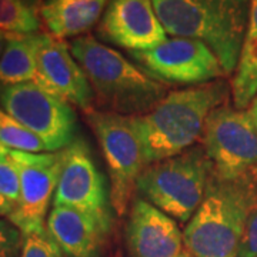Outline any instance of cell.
I'll use <instances>...</instances> for the list:
<instances>
[{
	"label": "cell",
	"instance_id": "cell-1",
	"mask_svg": "<svg viewBox=\"0 0 257 257\" xmlns=\"http://www.w3.org/2000/svg\"><path fill=\"white\" fill-rule=\"evenodd\" d=\"M230 86L214 80L166 94L156 106L132 123L143 147L146 165L177 156L194 146L210 113L224 104Z\"/></svg>",
	"mask_w": 257,
	"mask_h": 257
},
{
	"label": "cell",
	"instance_id": "cell-2",
	"mask_svg": "<svg viewBox=\"0 0 257 257\" xmlns=\"http://www.w3.org/2000/svg\"><path fill=\"white\" fill-rule=\"evenodd\" d=\"M69 47L90 83L101 110L136 117L152 110L166 96L163 83L96 37H76Z\"/></svg>",
	"mask_w": 257,
	"mask_h": 257
},
{
	"label": "cell",
	"instance_id": "cell-3",
	"mask_svg": "<svg viewBox=\"0 0 257 257\" xmlns=\"http://www.w3.org/2000/svg\"><path fill=\"white\" fill-rule=\"evenodd\" d=\"M257 179H227L213 169L199 209L187 221L183 240L192 257H239Z\"/></svg>",
	"mask_w": 257,
	"mask_h": 257
},
{
	"label": "cell",
	"instance_id": "cell-4",
	"mask_svg": "<svg viewBox=\"0 0 257 257\" xmlns=\"http://www.w3.org/2000/svg\"><path fill=\"white\" fill-rule=\"evenodd\" d=\"M153 6L167 35L200 40L217 56L227 76L236 72L250 0H153Z\"/></svg>",
	"mask_w": 257,
	"mask_h": 257
},
{
	"label": "cell",
	"instance_id": "cell-5",
	"mask_svg": "<svg viewBox=\"0 0 257 257\" xmlns=\"http://www.w3.org/2000/svg\"><path fill=\"white\" fill-rule=\"evenodd\" d=\"M213 172L204 147L193 146L177 156L145 167L136 190L172 219L184 223L199 209Z\"/></svg>",
	"mask_w": 257,
	"mask_h": 257
},
{
	"label": "cell",
	"instance_id": "cell-6",
	"mask_svg": "<svg viewBox=\"0 0 257 257\" xmlns=\"http://www.w3.org/2000/svg\"><path fill=\"white\" fill-rule=\"evenodd\" d=\"M86 114L106 159L111 206L121 216L127 211L139 176L147 166L143 147L132 117L104 110H90Z\"/></svg>",
	"mask_w": 257,
	"mask_h": 257
},
{
	"label": "cell",
	"instance_id": "cell-7",
	"mask_svg": "<svg viewBox=\"0 0 257 257\" xmlns=\"http://www.w3.org/2000/svg\"><path fill=\"white\" fill-rule=\"evenodd\" d=\"M202 138L217 175L257 179V130L247 109L219 106L210 113Z\"/></svg>",
	"mask_w": 257,
	"mask_h": 257
},
{
	"label": "cell",
	"instance_id": "cell-8",
	"mask_svg": "<svg viewBox=\"0 0 257 257\" xmlns=\"http://www.w3.org/2000/svg\"><path fill=\"white\" fill-rule=\"evenodd\" d=\"M0 104L5 113L42 139L50 152L63 150L76 140V114L72 106L36 83L2 84Z\"/></svg>",
	"mask_w": 257,
	"mask_h": 257
},
{
	"label": "cell",
	"instance_id": "cell-9",
	"mask_svg": "<svg viewBox=\"0 0 257 257\" xmlns=\"http://www.w3.org/2000/svg\"><path fill=\"white\" fill-rule=\"evenodd\" d=\"M130 56L143 72L166 84L199 86L227 76L210 47L189 37H167L155 49Z\"/></svg>",
	"mask_w": 257,
	"mask_h": 257
},
{
	"label": "cell",
	"instance_id": "cell-10",
	"mask_svg": "<svg viewBox=\"0 0 257 257\" xmlns=\"http://www.w3.org/2000/svg\"><path fill=\"white\" fill-rule=\"evenodd\" d=\"M20 176V197L8 220L22 234L46 227L49 203L53 199L63 166V150L49 153L12 152Z\"/></svg>",
	"mask_w": 257,
	"mask_h": 257
},
{
	"label": "cell",
	"instance_id": "cell-11",
	"mask_svg": "<svg viewBox=\"0 0 257 257\" xmlns=\"http://www.w3.org/2000/svg\"><path fill=\"white\" fill-rule=\"evenodd\" d=\"M97 36L130 53L152 50L167 40L153 0H109Z\"/></svg>",
	"mask_w": 257,
	"mask_h": 257
},
{
	"label": "cell",
	"instance_id": "cell-12",
	"mask_svg": "<svg viewBox=\"0 0 257 257\" xmlns=\"http://www.w3.org/2000/svg\"><path fill=\"white\" fill-rule=\"evenodd\" d=\"M36 62L35 83L40 89L82 107L86 113L93 110L94 94L90 83L66 42L49 33H39Z\"/></svg>",
	"mask_w": 257,
	"mask_h": 257
},
{
	"label": "cell",
	"instance_id": "cell-13",
	"mask_svg": "<svg viewBox=\"0 0 257 257\" xmlns=\"http://www.w3.org/2000/svg\"><path fill=\"white\" fill-rule=\"evenodd\" d=\"M53 206L92 213H110L104 182L86 142L76 139L63 149V166L53 196Z\"/></svg>",
	"mask_w": 257,
	"mask_h": 257
},
{
	"label": "cell",
	"instance_id": "cell-14",
	"mask_svg": "<svg viewBox=\"0 0 257 257\" xmlns=\"http://www.w3.org/2000/svg\"><path fill=\"white\" fill-rule=\"evenodd\" d=\"M46 229L66 257H100L110 234V213L53 206Z\"/></svg>",
	"mask_w": 257,
	"mask_h": 257
},
{
	"label": "cell",
	"instance_id": "cell-15",
	"mask_svg": "<svg viewBox=\"0 0 257 257\" xmlns=\"http://www.w3.org/2000/svg\"><path fill=\"white\" fill-rule=\"evenodd\" d=\"M128 251L132 257H180L183 234L175 219L143 197H136L128 214Z\"/></svg>",
	"mask_w": 257,
	"mask_h": 257
},
{
	"label": "cell",
	"instance_id": "cell-16",
	"mask_svg": "<svg viewBox=\"0 0 257 257\" xmlns=\"http://www.w3.org/2000/svg\"><path fill=\"white\" fill-rule=\"evenodd\" d=\"M109 0H45L40 19L56 39L80 37L97 25Z\"/></svg>",
	"mask_w": 257,
	"mask_h": 257
},
{
	"label": "cell",
	"instance_id": "cell-17",
	"mask_svg": "<svg viewBox=\"0 0 257 257\" xmlns=\"http://www.w3.org/2000/svg\"><path fill=\"white\" fill-rule=\"evenodd\" d=\"M231 96L239 110L247 109L257 96V0H250L247 29L231 82Z\"/></svg>",
	"mask_w": 257,
	"mask_h": 257
},
{
	"label": "cell",
	"instance_id": "cell-18",
	"mask_svg": "<svg viewBox=\"0 0 257 257\" xmlns=\"http://www.w3.org/2000/svg\"><path fill=\"white\" fill-rule=\"evenodd\" d=\"M37 45L39 33L12 35L8 33V43L0 59V83L19 84L36 80Z\"/></svg>",
	"mask_w": 257,
	"mask_h": 257
},
{
	"label": "cell",
	"instance_id": "cell-19",
	"mask_svg": "<svg viewBox=\"0 0 257 257\" xmlns=\"http://www.w3.org/2000/svg\"><path fill=\"white\" fill-rule=\"evenodd\" d=\"M40 19L26 0H0V30L12 35L39 33Z\"/></svg>",
	"mask_w": 257,
	"mask_h": 257
},
{
	"label": "cell",
	"instance_id": "cell-20",
	"mask_svg": "<svg viewBox=\"0 0 257 257\" xmlns=\"http://www.w3.org/2000/svg\"><path fill=\"white\" fill-rule=\"evenodd\" d=\"M0 143L12 152L49 153L46 143L8 113L0 110Z\"/></svg>",
	"mask_w": 257,
	"mask_h": 257
},
{
	"label": "cell",
	"instance_id": "cell-21",
	"mask_svg": "<svg viewBox=\"0 0 257 257\" xmlns=\"http://www.w3.org/2000/svg\"><path fill=\"white\" fill-rule=\"evenodd\" d=\"M19 257H66L47 229L35 230L22 234Z\"/></svg>",
	"mask_w": 257,
	"mask_h": 257
},
{
	"label": "cell",
	"instance_id": "cell-22",
	"mask_svg": "<svg viewBox=\"0 0 257 257\" xmlns=\"http://www.w3.org/2000/svg\"><path fill=\"white\" fill-rule=\"evenodd\" d=\"M0 196L8 199L15 206L20 197V176L12 159L0 162Z\"/></svg>",
	"mask_w": 257,
	"mask_h": 257
},
{
	"label": "cell",
	"instance_id": "cell-23",
	"mask_svg": "<svg viewBox=\"0 0 257 257\" xmlns=\"http://www.w3.org/2000/svg\"><path fill=\"white\" fill-rule=\"evenodd\" d=\"M239 257H257V184L253 200L248 207Z\"/></svg>",
	"mask_w": 257,
	"mask_h": 257
},
{
	"label": "cell",
	"instance_id": "cell-24",
	"mask_svg": "<svg viewBox=\"0 0 257 257\" xmlns=\"http://www.w3.org/2000/svg\"><path fill=\"white\" fill-rule=\"evenodd\" d=\"M22 233L9 220H0V257H19Z\"/></svg>",
	"mask_w": 257,
	"mask_h": 257
},
{
	"label": "cell",
	"instance_id": "cell-25",
	"mask_svg": "<svg viewBox=\"0 0 257 257\" xmlns=\"http://www.w3.org/2000/svg\"><path fill=\"white\" fill-rule=\"evenodd\" d=\"M15 209V204L9 202L8 199H5L3 196H0V216H5V217H9L12 214V211Z\"/></svg>",
	"mask_w": 257,
	"mask_h": 257
},
{
	"label": "cell",
	"instance_id": "cell-26",
	"mask_svg": "<svg viewBox=\"0 0 257 257\" xmlns=\"http://www.w3.org/2000/svg\"><path fill=\"white\" fill-rule=\"evenodd\" d=\"M248 113H250V116H251V119L254 121V126H256L257 130V96L253 99V101L250 103V106L247 107Z\"/></svg>",
	"mask_w": 257,
	"mask_h": 257
},
{
	"label": "cell",
	"instance_id": "cell-27",
	"mask_svg": "<svg viewBox=\"0 0 257 257\" xmlns=\"http://www.w3.org/2000/svg\"><path fill=\"white\" fill-rule=\"evenodd\" d=\"M6 43H8V33H5V32L0 30V59H2V55L5 52Z\"/></svg>",
	"mask_w": 257,
	"mask_h": 257
},
{
	"label": "cell",
	"instance_id": "cell-28",
	"mask_svg": "<svg viewBox=\"0 0 257 257\" xmlns=\"http://www.w3.org/2000/svg\"><path fill=\"white\" fill-rule=\"evenodd\" d=\"M8 159H10V150L0 143V162H5Z\"/></svg>",
	"mask_w": 257,
	"mask_h": 257
},
{
	"label": "cell",
	"instance_id": "cell-29",
	"mask_svg": "<svg viewBox=\"0 0 257 257\" xmlns=\"http://www.w3.org/2000/svg\"><path fill=\"white\" fill-rule=\"evenodd\" d=\"M180 257H192V256H190L189 253H183V254H182V256H180Z\"/></svg>",
	"mask_w": 257,
	"mask_h": 257
}]
</instances>
